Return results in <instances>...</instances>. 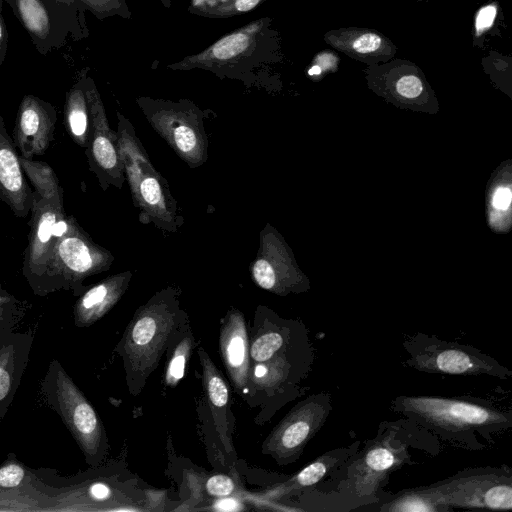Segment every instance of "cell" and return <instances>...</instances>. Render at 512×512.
Instances as JSON below:
<instances>
[{
  "instance_id": "7c38bea8",
  "label": "cell",
  "mask_w": 512,
  "mask_h": 512,
  "mask_svg": "<svg viewBox=\"0 0 512 512\" xmlns=\"http://www.w3.org/2000/svg\"><path fill=\"white\" fill-rule=\"evenodd\" d=\"M451 510L512 509V470L507 465L499 467H470L451 476L448 501Z\"/></svg>"
},
{
  "instance_id": "4dcf8cb0",
  "label": "cell",
  "mask_w": 512,
  "mask_h": 512,
  "mask_svg": "<svg viewBox=\"0 0 512 512\" xmlns=\"http://www.w3.org/2000/svg\"><path fill=\"white\" fill-rule=\"evenodd\" d=\"M25 477V469L17 463H8L0 467V487L16 488Z\"/></svg>"
},
{
  "instance_id": "4316f807",
  "label": "cell",
  "mask_w": 512,
  "mask_h": 512,
  "mask_svg": "<svg viewBox=\"0 0 512 512\" xmlns=\"http://www.w3.org/2000/svg\"><path fill=\"white\" fill-rule=\"evenodd\" d=\"M286 342V338L279 332H268L258 337L251 345L250 356L256 362L270 360Z\"/></svg>"
},
{
  "instance_id": "484cf974",
  "label": "cell",
  "mask_w": 512,
  "mask_h": 512,
  "mask_svg": "<svg viewBox=\"0 0 512 512\" xmlns=\"http://www.w3.org/2000/svg\"><path fill=\"white\" fill-rule=\"evenodd\" d=\"M501 17L502 11L497 1H490L477 10L472 34L474 47L482 48L489 37L500 36L498 24Z\"/></svg>"
},
{
  "instance_id": "7402d4cb",
  "label": "cell",
  "mask_w": 512,
  "mask_h": 512,
  "mask_svg": "<svg viewBox=\"0 0 512 512\" xmlns=\"http://www.w3.org/2000/svg\"><path fill=\"white\" fill-rule=\"evenodd\" d=\"M199 356L203 367L204 388L213 411L216 429L224 446L228 449L230 444L227 435L226 405L229 400V390L221 374L203 349H199Z\"/></svg>"
},
{
  "instance_id": "9c48e42d",
  "label": "cell",
  "mask_w": 512,
  "mask_h": 512,
  "mask_svg": "<svg viewBox=\"0 0 512 512\" xmlns=\"http://www.w3.org/2000/svg\"><path fill=\"white\" fill-rule=\"evenodd\" d=\"M136 103L154 130L174 152L192 168L203 165L208 157L205 113L188 99L178 101L136 98Z\"/></svg>"
},
{
  "instance_id": "5b68a950",
  "label": "cell",
  "mask_w": 512,
  "mask_h": 512,
  "mask_svg": "<svg viewBox=\"0 0 512 512\" xmlns=\"http://www.w3.org/2000/svg\"><path fill=\"white\" fill-rule=\"evenodd\" d=\"M117 140L125 178L140 220L176 232L183 224L178 204L165 178L152 165L130 121L117 112Z\"/></svg>"
},
{
  "instance_id": "ac0fdd59",
  "label": "cell",
  "mask_w": 512,
  "mask_h": 512,
  "mask_svg": "<svg viewBox=\"0 0 512 512\" xmlns=\"http://www.w3.org/2000/svg\"><path fill=\"white\" fill-rule=\"evenodd\" d=\"M367 80L375 86L389 87L406 100H416L427 91V82L420 67L409 60L393 58L384 63L367 65Z\"/></svg>"
},
{
  "instance_id": "e0dca14e",
  "label": "cell",
  "mask_w": 512,
  "mask_h": 512,
  "mask_svg": "<svg viewBox=\"0 0 512 512\" xmlns=\"http://www.w3.org/2000/svg\"><path fill=\"white\" fill-rule=\"evenodd\" d=\"M32 336L0 331V419L4 417L19 387L29 354Z\"/></svg>"
},
{
  "instance_id": "cb8c5ba5",
  "label": "cell",
  "mask_w": 512,
  "mask_h": 512,
  "mask_svg": "<svg viewBox=\"0 0 512 512\" xmlns=\"http://www.w3.org/2000/svg\"><path fill=\"white\" fill-rule=\"evenodd\" d=\"M16 6L28 32L39 40H45L50 32V18L42 0H16Z\"/></svg>"
},
{
  "instance_id": "836d02e7",
  "label": "cell",
  "mask_w": 512,
  "mask_h": 512,
  "mask_svg": "<svg viewBox=\"0 0 512 512\" xmlns=\"http://www.w3.org/2000/svg\"><path fill=\"white\" fill-rule=\"evenodd\" d=\"M512 200V193L508 187H498L492 197V204L498 210H506L509 208Z\"/></svg>"
},
{
  "instance_id": "ba28073f",
  "label": "cell",
  "mask_w": 512,
  "mask_h": 512,
  "mask_svg": "<svg viewBox=\"0 0 512 512\" xmlns=\"http://www.w3.org/2000/svg\"><path fill=\"white\" fill-rule=\"evenodd\" d=\"M47 404L61 417L90 464L104 455V429L92 405L61 364L53 360L41 385Z\"/></svg>"
},
{
  "instance_id": "6da1fadb",
  "label": "cell",
  "mask_w": 512,
  "mask_h": 512,
  "mask_svg": "<svg viewBox=\"0 0 512 512\" xmlns=\"http://www.w3.org/2000/svg\"><path fill=\"white\" fill-rule=\"evenodd\" d=\"M432 440L434 435L406 418L382 421L376 436L329 476L330 489L315 488L312 510L349 512L379 503L390 494L384 491L389 476L404 465L416 464L410 448L437 454L439 447Z\"/></svg>"
},
{
  "instance_id": "4fadbf2b",
  "label": "cell",
  "mask_w": 512,
  "mask_h": 512,
  "mask_svg": "<svg viewBox=\"0 0 512 512\" xmlns=\"http://www.w3.org/2000/svg\"><path fill=\"white\" fill-rule=\"evenodd\" d=\"M91 135L85 150L89 170L93 172L103 190L110 186L122 188L126 180L118 149L117 133L108 123L100 94L91 78L84 80Z\"/></svg>"
},
{
  "instance_id": "7a4b0ae2",
  "label": "cell",
  "mask_w": 512,
  "mask_h": 512,
  "mask_svg": "<svg viewBox=\"0 0 512 512\" xmlns=\"http://www.w3.org/2000/svg\"><path fill=\"white\" fill-rule=\"evenodd\" d=\"M390 410L435 437L469 450L486 447L478 437L489 445L512 427L510 410L476 397L399 395L391 401Z\"/></svg>"
},
{
  "instance_id": "8992f818",
  "label": "cell",
  "mask_w": 512,
  "mask_h": 512,
  "mask_svg": "<svg viewBox=\"0 0 512 512\" xmlns=\"http://www.w3.org/2000/svg\"><path fill=\"white\" fill-rule=\"evenodd\" d=\"M113 261L112 253L95 243L77 220L68 216L67 229L52 250L39 295L58 290L80 295L85 291L84 280L107 271Z\"/></svg>"
},
{
  "instance_id": "f1b7e54d",
  "label": "cell",
  "mask_w": 512,
  "mask_h": 512,
  "mask_svg": "<svg viewBox=\"0 0 512 512\" xmlns=\"http://www.w3.org/2000/svg\"><path fill=\"white\" fill-rule=\"evenodd\" d=\"M98 19L119 16L131 19L132 12L125 0H80Z\"/></svg>"
},
{
  "instance_id": "ffe728a7",
  "label": "cell",
  "mask_w": 512,
  "mask_h": 512,
  "mask_svg": "<svg viewBox=\"0 0 512 512\" xmlns=\"http://www.w3.org/2000/svg\"><path fill=\"white\" fill-rule=\"evenodd\" d=\"M221 354L235 387L245 386L248 377V339L245 321L239 311H231L220 334Z\"/></svg>"
},
{
  "instance_id": "9a60e30c",
  "label": "cell",
  "mask_w": 512,
  "mask_h": 512,
  "mask_svg": "<svg viewBox=\"0 0 512 512\" xmlns=\"http://www.w3.org/2000/svg\"><path fill=\"white\" fill-rule=\"evenodd\" d=\"M324 41L335 51L366 66L387 62L393 59L397 52V46L390 38L370 28L332 29L325 33Z\"/></svg>"
},
{
  "instance_id": "f546056e",
  "label": "cell",
  "mask_w": 512,
  "mask_h": 512,
  "mask_svg": "<svg viewBox=\"0 0 512 512\" xmlns=\"http://www.w3.org/2000/svg\"><path fill=\"white\" fill-rule=\"evenodd\" d=\"M338 66V55L331 50H322L312 59L307 74L312 78H321L328 72H335Z\"/></svg>"
},
{
  "instance_id": "83f0119b",
  "label": "cell",
  "mask_w": 512,
  "mask_h": 512,
  "mask_svg": "<svg viewBox=\"0 0 512 512\" xmlns=\"http://www.w3.org/2000/svg\"><path fill=\"white\" fill-rule=\"evenodd\" d=\"M192 347L191 335L186 336L173 351L166 372V383L175 386L184 376L186 362Z\"/></svg>"
},
{
  "instance_id": "f35d334b",
  "label": "cell",
  "mask_w": 512,
  "mask_h": 512,
  "mask_svg": "<svg viewBox=\"0 0 512 512\" xmlns=\"http://www.w3.org/2000/svg\"><path fill=\"white\" fill-rule=\"evenodd\" d=\"M165 8H170L173 0H159Z\"/></svg>"
},
{
  "instance_id": "44dd1931",
  "label": "cell",
  "mask_w": 512,
  "mask_h": 512,
  "mask_svg": "<svg viewBox=\"0 0 512 512\" xmlns=\"http://www.w3.org/2000/svg\"><path fill=\"white\" fill-rule=\"evenodd\" d=\"M360 448V441L356 440L345 447L334 448L314 459L293 478L284 483L286 490H302L318 486L341 467Z\"/></svg>"
},
{
  "instance_id": "52a82bcc",
  "label": "cell",
  "mask_w": 512,
  "mask_h": 512,
  "mask_svg": "<svg viewBox=\"0 0 512 512\" xmlns=\"http://www.w3.org/2000/svg\"><path fill=\"white\" fill-rule=\"evenodd\" d=\"M408 358L405 365L431 374L510 379L512 371L472 345L445 341L435 335L415 333L402 342Z\"/></svg>"
},
{
  "instance_id": "2e32d148",
  "label": "cell",
  "mask_w": 512,
  "mask_h": 512,
  "mask_svg": "<svg viewBox=\"0 0 512 512\" xmlns=\"http://www.w3.org/2000/svg\"><path fill=\"white\" fill-rule=\"evenodd\" d=\"M0 200L14 216L26 218L31 210L32 189L20 162V155L0 116Z\"/></svg>"
},
{
  "instance_id": "e575fe53",
  "label": "cell",
  "mask_w": 512,
  "mask_h": 512,
  "mask_svg": "<svg viewBox=\"0 0 512 512\" xmlns=\"http://www.w3.org/2000/svg\"><path fill=\"white\" fill-rule=\"evenodd\" d=\"M90 497L94 500L103 501L107 500L111 495L109 486L104 483L96 482L88 488Z\"/></svg>"
},
{
  "instance_id": "8d00e7d4",
  "label": "cell",
  "mask_w": 512,
  "mask_h": 512,
  "mask_svg": "<svg viewBox=\"0 0 512 512\" xmlns=\"http://www.w3.org/2000/svg\"><path fill=\"white\" fill-rule=\"evenodd\" d=\"M5 41H6V31H5L3 21L0 17V49L2 48V45L5 43Z\"/></svg>"
},
{
  "instance_id": "d4e9b609",
  "label": "cell",
  "mask_w": 512,
  "mask_h": 512,
  "mask_svg": "<svg viewBox=\"0 0 512 512\" xmlns=\"http://www.w3.org/2000/svg\"><path fill=\"white\" fill-rule=\"evenodd\" d=\"M266 0H221L213 4H190L188 12L206 18H229L250 12Z\"/></svg>"
},
{
  "instance_id": "277c9868",
  "label": "cell",
  "mask_w": 512,
  "mask_h": 512,
  "mask_svg": "<svg viewBox=\"0 0 512 512\" xmlns=\"http://www.w3.org/2000/svg\"><path fill=\"white\" fill-rule=\"evenodd\" d=\"M20 162L33 187L22 272L33 292L39 295L52 250L67 229L68 215L64 208V191L52 167L43 161L21 157Z\"/></svg>"
},
{
  "instance_id": "30bf717a",
  "label": "cell",
  "mask_w": 512,
  "mask_h": 512,
  "mask_svg": "<svg viewBox=\"0 0 512 512\" xmlns=\"http://www.w3.org/2000/svg\"><path fill=\"white\" fill-rule=\"evenodd\" d=\"M174 291H161L138 310L124 343L131 369L147 375L157 364L175 324Z\"/></svg>"
},
{
  "instance_id": "74e56055",
  "label": "cell",
  "mask_w": 512,
  "mask_h": 512,
  "mask_svg": "<svg viewBox=\"0 0 512 512\" xmlns=\"http://www.w3.org/2000/svg\"><path fill=\"white\" fill-rule=\"evenodd\" d=\"M267 373V367L266 366H257L255 369V375L257 377H262Z\"/></svg>"
},
{
  "instance_id": "1f68e13d",
  "label": "cell",
  "mask_w": 512,
  "mask_h": 512,
  "mask_svg": "<svg viewBox=\"0 0 512 512\" xmlns=\"http://www.w3.org/2000/svg\"><path fill=\"white\" fill-rule=\"evenodd\" d=\"M235 485L231 478L225 475H215L206 482V490L215 497H227L234 491Z\"/></svg>"
},
{
  "instance_id": "3957f363",
  "label": "cell",
  "mask_w": 512,
  "mask_h": 512,
  "mask_svg": "<svg viewBox=\"0 0 512 512\" xmlns=\"http://www.w3.org/2000/svg\"><path fill=\"white\" fill-rule=\"evenodd\" d=\"M282 40L273 19L264 16L220 37L204 50L170 63L174 71L201 69L219 78L255 81L259 70L272 68L283 60Z\"/></svg>"
},
{
  "instance_id": "603a6c76",
  "label": "cell",
  "mask_w": 512,
  "mask_h": 512,
  "mask_svg": "<svg viewBox=\"0 0 512 512\" xmlns=\"http://www.w3.org/2000/svg\"><path fill=\"white\" fill-rule=\"evenodd\" d=\"M65 125L73 142L86 150L90 142L91 127L84 80L73 86L67 93Z\"/></svg>"
},
{
  "instance_id": "8fae6325",
  "label": "cell",
  "mask_w": 512,
  "mask_h": 512,
  "mask_svg": "<svg viewBox=\"0 0 512 512\" xmlns=\"http://www.w3.org/2000/svg\"><path fill=\"white\" fill-rule=\"evenodd\" d=\"M331 410L330 392L308 396L294 406L273 430L264 444V451L281 464L297 460L307 443L323 427Z\"/></svg>"
},
{
  "instance_id": "ab89813d",
  "label": "cell",
  "mask_w": 512,
  "mask_h": 512,
  "mask_svg": "<svg viewBox=\"0 0 512 512\" xmlns=\"http://www.w3.org/2000/svg\"><path fill=\"white\" fill-rule=\"evenodd\" d=\"M417 1H430V0H417Z\"/></svg>"
},
{
  "instance_id": "d6a6232c",
  "label": "cell",
  "mask_w": 512,
  "mask_h": 512,
  "mask_svg": "<svg viewBox=\"0 0 512 512\" xmlns=\"http://www.w3.org/2000/svg\"><path fill=\"white\" fill-rule=\"evenodd\" d=\"M22 303L0 285V313H20Z\"/></svg>"
},
{
  "instance_id": "d6986e66",
  "label": "cell",
  "mask_w": 512,
  "mask_h": 512,
  "mask_svg": "<svg viewBox=\"0 0 512 512\" xmlns=\"http://www.w3.org/2000/svg\"><path fill=\"white\" fill-rule=\"evenodd\" d=\"M132 279V272L110 275L82 292L73 308L77 327H88L102 318L122 297Z\"/></svg>"
},
{
  "instance_id": "d590c367",
  "label": "cell",
  "mask_w": 512,
  "mask_h": 512,
  "mask_svg": "<svg viewBox=\"0 0 512 512\" xmlns=\"http://www.w3.org/2000/svg\"><path fill=\"white\" fill-rule=\"evenodd\" d=\"M20 313H0V331L12 328Z\"/></svg>"
},
{
  "instance_id": "5bb4252c",
  "label": "cell",
  "mask_w": 512,
  "mask_h": 512,
  "mask_svg": "<svg viewBox=\"0 0 512 512\" xmlns=\"http://www.w3.org/2000/svg\"><path fill=\"white\" fill-rule=\"evenodd\" d=\"M56 109L48 102L26 95L18 108L12 139L20 157L32 160L43 155L54 140Z\"/></svg>"
}]
</instances>
